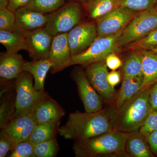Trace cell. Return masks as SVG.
Instances as JSON below:
<instances>
[{
    "label": "cell",
    "mask_w": 157,
    "mask_h": 157,
    "mask_svg": "<svg viewBox=\"0 0 157 157\" xmlns=\"http://www.w3.org/2000/svg\"><path fill=\"white\" fill-rule=\"evenodd\" d=\"M114 109L110 105L97 112L72 113L64 125L59 128L58 132L65 139L78 141L113 131Z\"/></svg>",
    "instance_id": "obj_1"
},
{
    "label": "cell",
    "mask_w": 157,
    "mask_h": 157,
    "mask_svg": "<svg viewBox=\"0 0 157 157\" xmlns=\"http://www.w3.org/2000/svg\"><path fill=\"white\" fill-rule=\"evenodd\" d=\"M151 86L142 88L118 108L113 107L112 124L114 131L127 133L139 132L153 109L149 101Z\"/></svg>",
    "instance_id": "obj_2"
},
{
    "label": "cell",
    "mask_w": 157,
    "mask_h": 157,
    "mask_svg": "<svg viewBox=\"0 0 157 157\" xmlns=\"http://www.w3.org/2000/svg\"><path fill=\"white\" fill-rule=\"evenodd\" d=\"M129 134L113 131L75 141L73 149L75 157H129L125 146Z\"/></svg>",
    "instance_id": "obj_3"
},
{
    "label": "cell",
    "mask_w": 157,
    "mask_h": 157,
    "mask_svg": "<svg viewBox=\"0 0 157 157\" xmlns=\"http://www.w3.org/2000/svg\"><path fill=\"white\" fill-rule=\"evenodd\" d=\"M33 78L30 73L25 71L16 78L15 112L13 118L35 110L43 100L49 97L45 91L35 88Z\"/></svg>",
    "instance_id": "obj_4"
},
{
    "label": "cell",
    "mask_w": 157,
    "mask_h": 157,
    "mask_svg": "<svg viewBox=\"0 0 157 157\" xmlns=\"http://www.w3.org/2000/svg\"><path fill=\"white\" fill-rule=\"evenodd\" d=\"M83 12L79 3L70 2L47 14V22L44 28L52 36L68 33L81 23Z\"/></svg>",
    "instance_id": "obj_5"
},
{
    "label": "cell",
    "mask_w": 157,
    "mask_h": 157,
    "mask_svg": "<svg viewBox=\"0 0 157 157\" xmlns=\"http://www.w3.org/2000/svg\"><path fill=\"white\" fill-rule=\"evenodd\" d=\"M123 31L109 36L97 37L87 49L72 57L69 67L80 65L86 67L93 63L105 60L108 55L120 49L118 42Z\"/></svg>",
    "instance_id": "obj_6"
},
{
    "label": "cell",
    "mask_w": 157,
    "mask_h": 157,
    "mask_svg": "<svg viewBox=\"0 0 157 157\" xmlns=\"http://www.w3.org/2000/svg\"><path fill=\"white\" fill-rule=\"evenodd\" d=\"M157 29L155 9L138 12L123 31L119 46L120 48L143 39Z\"/></svg>",
    "instance_id": "obj_7"
},
{
    "label": "cell",
    "mask_w": 157,
    "mask_h": 157,
    "mask_svg": "<svg viewBox=\"0 0 157 157\" xmlns=\"http://www.w3.org/2000/svg\"><path fill=\"white\" fill-rule=\"evenodd\" d=\"M138 12L121 6L98 19V37L109 36L123 30Z\"/></svg>",
    "instance_id": "obj_8"
},
{
    "label": "cell",
    "mask_w": 157,
    "mask_h": 157,
    "mask_svg": "<svg viewBox=\"0 0 157 157\" xmlns=\"http://www.w3.org/2000/svg\"><path fill=\"white\" fill-rule=\"evenodd\" d=\"M86 75L97 92L109 105L114 103L117 92L107 80L109 72L105 60L93 63L86 67Z\"/></svg>",
    "instance_id": "obj_9"
},
{
    "label": "cell",
    "mask_w": 157,
    "mask_h": 157,
    "mask_svg": "<svg viewBox=\"0 0 157 157\" xmlns=\"http://www.w3.org/2000/svg\"><path fill=\"white\" fill-rule=\"evenodd\" d=\"M98 37L96 24L81 23L68 33V43L72 57L84 52Z\"/></svg>",
    "instance_id": "obj_10"
},
{
    "label": "cell",
    "mask_w": 157,
    "mask_h": 157,
    "mask_svg": "<svg viewBox=\"0 0 157 157\" xmlns=\"http://www.w3.org/2000/svg\"><path fill=\"white\" fill-rule=\"evenodd\" d=\"M72 76L77 85L85 112L95 113L103 109L104 100L90 83L85 71L77 69L73 71Z\"/></svg>",
    "instance_id": "obj_11"
},
{
    "label": "cell",
    "mask_w": 157,
    "mask_h": 157,
    "mask_svg": "<svg viewBox=\"0 0 157 157\" xmlns=\"http://www.w3.org/2000/svg\"><path fill=\"white\" fill-rule=\"evenodd\" d=\"M25 34L27 51L33 60L48 59L53 36L44 28Z\"/></svg>",
    "instance_id": "obj_12"
},
{
    "label": "cell",
    "mask_w": 157,
    "mask_h": 157,
    "mask_svg": "<svg viewBox=\"0 0 157 157\" xmlns=\"http://www.w3.org/2000/svg\"><path fill=\"white\" fill-rule=\"evenodd\" d=\"M37 124L35 110L13 118L9 122L5 128L12 138L13 144L11 151L19 142L29 139Z\"/></svg>",
    "instance_id": "obj_13"
},
{
    "label": "cell",
    "mask_w": 157,
    "mask_h": 157,
    "mask_svg": "<svg viewBox=\"0 0 157 157\" xmlns=\"http://www.w3.org/2000/svg\"><path fill=\"white\" fill-rule=\"evenodd\" d=\"M68 33L54 36L51 46L49 58L52 63L51 72L55 73L69 67L72 58L68 43Z\"/></svg>",
    "instance_id": "obj_14"
},
{
    "label": "cell",
    "mask_w": 157,
    "mask_h": 157,
    "mask_svg": "<svg viewBox=\"0 0 157 157\" xmlns=\"http://www.w3.org/2000/svg\"><path fill=\"white\" fill-rule=\"evenodd\" d=\"M15 15V29L23 33L43 28L47 24V14L29 10L24 7L17 9Z\"/></svg>",
    "instance_id": "obj_15"
},
{
    "label": "cell",
    "mask_w": 157,
    "mask_h": 157,
    "mask_svg": "<svg viewBox=\"0 0 157 157\" xmlns=\"http://www.w3.org/2000/svg\"><path fill=\"white\" fill-rule=\"evenodd\" d=\"M22 56L18 53L2 52L0 56V76L5 80L17 78L23 72L25 63Z\"/></svg>",
    "instance_id": "obj_16"
},
{
    "label": "cell",
    "mask_w": 157,
    "mask_h": 157,
    "mask_svg": "<svg viewBox=\"0 0 157 157\" xmlns=\"http://www.w3.org/2000/svg\"><path fill=\"white\" fill-rule=\"evenodd\" d=\"M65 114L64 109L49 97L43 100L35 109L38 124L60 121Z\"/></svg>",
    "instance_id": "obj_17"
},
{
    "label": "cell",
    "mask_w": 157,
    "mask_h": 157,
    "mask_svg": "<svg viewBox=\"0 0 157 157\" xmlns=\"http://www.w3.org/2000/svg\"><path fill=\"white\" fill-rule=\"evenodd\" d=\"M125 151L129 157L155 156L149 144L147 137L139 131L130 133L126 144Z\"/></svg>",
    "instance_id": "obj_18"
},
{
    "label": "cell",
    "mask_w": 157,
    "mask_h": 157,
    "mask_svg": "<svg viewBox=\"0 0 157 157\" xmlns=\"http://www.w3.org/2000/svg\"><path fill=\"white\" fill-rule=\"evenodd\" d=\"M143 76L122 77L120 89L117 92L113 106L121 107L124 102L132 98L142 88Z\"/></svg>",
    "instance_id": "obj_19"
},
{
    "label": "cell",
    "mask_w": 157,
    "mask_h": 157,
    "mask_svg": "<svg viewBox=\"0 0 157 157\" xmlns=\"http://www.w3.org/2000/svg\"><path fill=\"white\" fill-rule=\"evenodd\" d=\"M49 59L25 62L23 71L30 73L34 79V86L38 90H44V83L47 73L52 67Z\"/></svg>",
    "instance_id": "obj_20"
},
{
    "label": "cell",
    "mask_w": 157,
    "mask_h": 157,
    "mask_svg": "<svg viewBox=\"0 0 157 157\" xmlns=\"http://www.w3.org/2000/svg\"><path fill=\"white\" fill-rule=\"evenodd\" d=\"M85 9L89 17L97 21L121 6V0H86Z\"/></svg>",
    "instance_id": "obj_21"
},
{
    "label": "cell",
    "mask_w": 157,
    "mask_h": 157,
    "mask_svg": "<svg viewBox=\"0 0 157 157\" xmlns=\"http://www.w3.org/2000/svg\"><path fill=\"white\" fill-rule=\"evenodd\" d=\"M0 43L9 53H18L21 50H27L25 34L15 29L11 31L0 30Z\"/></svg>",
    "instance_id": "obj_22"
},
{
    "label": "cell",
    "mask_w": 157,
    "mask_h": 157,
    "mask_svg": "<svg viewBox=\"0 0 157 157\" xmlns=\"http://www.w3.org/2000/svg\"><path fill=\"white\" fill-rule=\"evenodd\" d=\"M142 52L143 88L151 86L157 82V53L151 50Z\"/></svg>",
    "instance_id": "obj_23"
},
{
    "label": "cell",
    "mask_w": 157,
    "mask_h": 157,
    "mask_svg": "<svg viewBox=\"0 0 157 157\" xmlns=\"http://www.w3.org/2000/svg\"><path fill=\"white\" fill-rule=\"evenodd\" d=\"M142 61V51H132V53L123 63L121 72L122 77L143 76Z\"/></svg>",
    "instance_id": "obj_24"
},
{
    "label": "cell",
    "mask_w": 157,
    "mask_h": 157,
    "mask_svg": "<svg viewBox=\"0 0 157 157\" xmlns=\"http://www.w3.org/2000/svg\"><path fill=\"white\" fill-rule=\"evenodd\" d=\"M59 124L60 121H56L37 124L29 139L36 144L54 138Z\"/></svg>",
    "instance_id": "obj_25"
},
{
    "label": "cell",
    "mask_w": 157,
    "mask_h": 157,
    "mask_svg": "<svg viewBox=\"0 0 157 157\" xmlns=\"http://www.w3.org/2000/svg\"><path fill=\"white\" fill-rule=\"evenodd\" d=\"M67 0H31L24 7L29 10L48 14L64 5Z\"/></svg>",
    "instance_id": "obj_26"
},
{
    "label": "cell",
    "mask_w": 157,
    "mask_h": 157,
    "mask_svg": "<svg viewBox=\"0 0 157 157\" xmlns=\"http://www.w3.org/2000/svg\"><path fill=\"white\" fill-rule=\"evenodd\" d=\"M127 50H150L157 48V29L143 39L126 45Z\"/></svg>",
    "instance_id": "obj_27"
},
{
    "label": "cell",
    "mask_w": 157,
    "mask_h": 157,
    "mask_svg": "<svg viewBox=\"0 0 157 157\" xmlns=\"http://www.w3.org/2000/svg\"><path fill=\"white\" fill-rule=\"evenodd\" d=\"M58 151V144L55 138L36 144L35 145L36 157H55Z\"/></svg>",
    "instance_id": "obj_28"
},
{
    "label": "cell",
    "mask_w": 157,
    "mask_h": 157,
    "mask_svg": "<svg viewBox=\"0 0 157 157\" xmlns=\"http://www.w3.org/2000/svg\"><path fill=\"white\" fill-rule=\"evenodd\" d=\"M13 100V99H12ZM5 98L0 106V128H4L14 117L15 112V101Z\"/></svg>",
    "instance_id": "obj_29"
},
{
    "label": "cell",
    "mask_w": 157,
    "mask_h": 157,
    "mask_svg": "<svg viewBox=\"0 0 157 157\" xmlns=\"http://www.w3.org/2000/svg\"><path fill=\"white\" fill-rule=\"evenodd\" d=\"M35 145L29 139L24 140L17 144L11 151L10 157H36Z\"/></svg>",
    "instance_id": "obj_30"
},
{
    "label": "cell",
    "mask_w": 157,
    "mask_h": 157,
    "mask_svg": "<svg viewBox=\"0 0 157 157\" xmlns=\"http://www.w3.org/2000/svg\"><path fill=\"white\" fill-rule=\"evenodd\" d=\"M157 0H121V6L137 12L155 9Z\"/></svg>",
    "instance_id": "obj_31"
},
{
    "label": "cell",
    "mask_w": 157,
    "mask_h": 157,
    "mask_svg": "<svg viewBox=\"0 0 157 157\" xmlns=\"http://www.w3.org/2000/svg\"><path fill=\"white\" fill-rule=\"evenodd\" d=\"M15 28V12L8 8L0 9V30L14 31Z\"/></svg>",
    "instance_id": "obj_32"
},
{
    "label": "cell",
    "mask_w": 157,
    "mask_h": 157,
    "mask_svg": "<svg viewBox=\"0 0 157 157\" xmlns=\"http://www.w3.org/2000/svg\"><path fill=\"white\" fill-rule=\"evenodd\" d=\"M157 130V109H152L139 132L147 137L150 133Z\"/></svg>",
    "instance_id": "obj_33"
},
{
    "label": "cell",
    "mask_w": 157,
    "mask_h": 157,
    "mask_svg": "<svg viewBox=\"0 0 157 157\" xmlns=\"http://www.w3.org/2000/svg\"><path fill=\"white\" fill-rule=\"evenodd\" d=\"M12 138L6 128L1 129L0 132V157L6 156L12 148Z\"/></svg>",
    "instance_id": "obj_34"
},
{
    "label": "cell",
    "mask_w": 157,
    "mask_h": 157,
    "mask_svg": "<svg viewBox=\"0 0 157 157\" xmlns=\"http://www.w3.org/2000/svg\"><path fill=\"white\" fill-rule=\"evenodd\" d=\"M116 52L109 54L105 59V64L107 68L112 70H116L121 67L123 62Z\"/></svg>",
    "instance_id": "obj_35"
},
{
    "label": "cell",
    "mask_w": 157,
    "mask_h": 157,
    "mask_svg": "<svg viewBox=\"0 0 157 157\" xmlns=\"http://www.w3.org/2000/svg\"><path fill=\"white\" fill-rule=\"evenodd\" d=\"M122 78L121 73L120 71L112 70L108 73L107 75V80L110 86L115 87L116 86L121 82Z\"/></svg>",
    "instance_id": "obj_36"
},
{
    "label": "cell",
    "mask_w": 157,
    "mask_h": 157,
    "mask_svg": "<svg viewBox=\"0 0 157 157\" xmlns=\"http://www.w3.org/2000/svg\"><path fill=\"white\" fill-rule=\"evenodd\" d=\"M30 1L31 0H9L7 8L15 12L17 9L26 6Z\"/></svg>",
    "instance_id": "obj_37"
},
{
    "label": "cell",
    "mask_w": 157,
    "mask_h": 157,
    "mask_svg": "<svg viewBox=\"0 0 157 157\" xmlns=\"http://www.w3.org/2000/svg\"><path fill=\"white\" fill-rule=\"evenodd\" d=\"M147 139L153 153L157 156V130L150 133Z\"/></svg>",
    "instance_id": "obj_38"
},
{
    "label": "cell",
    "mask_w": 157,
    "mask_h": 157,
    "mask_svg": "<svg viewBox=\"0 0 157 157\" xmlns=\"http://www.w3.org/2000/svg\"><path fill=\"white\" fill-rule=\"evenodd\" d=\"M149 101L152 109H157V82L152 85L150 90Z\"/></svg>",
    "instance_id": "obj_39"
},
{
    "label": "cell",
    "mask_w": 157,
    "mask_h": 157,
    "mask_svg": "<svg viewBox=\"0 0 157 157\" xmlns=\"http://www.w3.org/2000/svg\"><path fill=\"white\" fill-rule=\"evenodd\" d=\"M9 4V0H0V9L7 8Z\"/></svg>",
    "instance_id": "obj_40"
},
{
    "label": "cell",
    "mask_w": 157,
    "mask_h": 157,
    "mask_svg": "<svg viewBox=\"0 0 157 157\" xmlns=\"http://www.w3.org/2000/svg\"><path fill=\"white\" fill-rule=\"evenodd\" d=\"M67 1H69V2H76V1H85L86 0H67Z\"/></svg>",
    "instance_id": "obj_41"
},
{
    "label": "cell",
    "mask_w": 157,
    "mask_h": 157,
    "mask_svg": "<svg viewBox=\"0 0 157 157\" xmlns=\"http://www.w3.org/2000/svg\"><path fill=\"white\" fill-rule=\"evenodd\" d=\"M151 50L155 52H156V53H157V48H154V49H152Z\"/></svg>",
    "instance_id": "obj_42"
},
{
    "label": "cell",
    "mask_w": 157,
    "mask_h": 157,
    "mask_svg": "<svg viewBox=\"0 0 157 157\" xmlns=\"http://www.w3.org/2000/svg\"><path fill=\"white\" fill-rule=\"evenodd\" d=\"M155 9L157 11V1L156 5L155 8Z\"/></svg>",
    "instance_id": "obj_43"
}]
</instances>
